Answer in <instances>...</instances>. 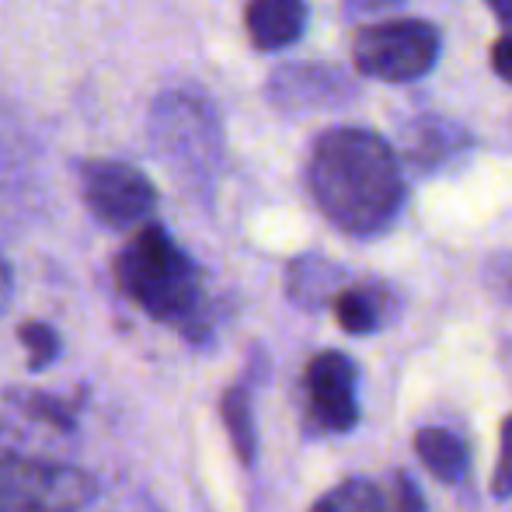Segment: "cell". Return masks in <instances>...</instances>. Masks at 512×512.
Wrapping results in <instances>:
<instances>
[{"label":"cell","instance_id":"obj_1","mask_svg":"<svg viewBox=\"0 0 512 512\" xmlns=\"http://www.w3.org/2000/svg\"><path fill=\"white\" fill-rule=\"evenodd\" d=\"M304 178L324 220L352 237L384 234L405 206L401 157L363 126L324 129L310 143Z\"/></svg>","mask_w":512,"mask_h":512},{"label":"cell","instance_id":"obj_2","mask_svg":"<svg viewBox=\"0 0 512 512\" xmlns=\"http://www.w3.org/2000/svg\"><path fill=\"white\" fill-rule=\"evenodd\" d=\"M115 283L154 321L199 335L206 317L203 279L175 237L157 223H143L115 255Z\"/></svg>","mask_w":512,"mask_h":512},{"label":"cell","instance_id":"obj_3","mask_svg":"<svg viewBox=\"0 0 512 512\" xmlns=\"http://www.w3.org/2000/svg\"><path fill=\"white\" fill-rule=\"evenodd\" d=\"M349 53L356 74L384 84H411L439 63L443 39L439 28L422 18L370 21L356 28Z\"/></svg>","mask_w":512,"mask_h":512},{"label":"cell","instance_id":"obj_4","mask_svg":"<svg viewBox=\"0 0 512 512\" xmlns=\"http://www.w3.org/2000/svg\"><path fill=\"white\" fill-rule=\"evenodd\" d=\"M91 495L95 485L77 467L0 453V512H77Z\"/></svg>","mask_w":512,"mask_h":512},{"label":"cell","instance_id":"obj_5","mask_svg":"<svg viewBox=\"0 0 512 512\" xmlns=\"http://www.w3.org/2000/svg\"><path fill=\"white\" fill-rule=\"evenodd\" d=\"M81 199L98 223L112 230H140L157 209V189L140 168L122 161H81Z\"/></svg>","mask_w":512,"mask_h":512},{"label":"cell","instance_id":"obj_6","mask_svg":"<svg viewBox=\"0 0 512 512\" xmlns=\"http://www.w3.org/2000/svg\"><path fill=\"white\" fill-rule=\"evenodd\" d=\"M265 98L279 112L304 115L324 112V108H345L359 98V88L342 67H331V63H286V67L272 70Z\"/></svg>","mask_w":512,"mask_h":512},{"label":"cell","instance_id":"obj_7","mask_svg":"<svg viewBox=\"0 0 512 512\" xmlns=\"http://www.w3.org/2000/svg\"><path fill=\"white\" fill-rule=\"evenodd\" d=\"M307 418L321 432H349L359 422L356 366L345 352H317L304 370Z\"/></svg>","mask_w":512,"mask_h":512},{"label":"cell","instance_id":"obj_8","mask_svg":"<svg viewBox=\"0 0 512 512\" xmlns=\"http://www.w3.org/2000/svg\"><path fill=\"white\" fill-rule=\"evenodd\" d=\"M471 150V129H464L460 122L446 119L439 112H422L401 126V154H405L411 168L425 171V175L460 164Z\"/></svg>","mask_w":512,"mask_h":512},{"label":"cell","instance_id":"obj_9","mask_svg":"<svg viewBox=\"0 0 512 512\" xmlns=\"http://www.w3.org/2000/svg\"><path fill=\"white\" fill-rule=\"evenodd\" d=\"M307 18V0H248L244 7L248 39L262 53H279L304 39Z\"/></svg>","mask_w":512,"mask_h":512},{"label":"cell","instance_id":"obj_10","mask_svg":"<svg viewBox=\"0 0 512 512\" xmlns=\"http://www.w3.org/2000/svg\"><path fill=\"white\" fill-rule=\"evenodd\" d=\"M338 283H342V269L321 255L297 258V262H290V272H286V293L300 307L331 304L338 293Z\"/></svg>","mask_w":512,"mask_h":512},{"label":"cell","instance_id":"obj_11","mask_svg":"<svg viewBox=\"0 0 512 512\" xmlns=\"http://www.w3.org/2000/svg\"><path fill=\"white\" fill-rule=\"evenodd\" d=\"M331 310H335V321L342 324V331H349V335H373L384 324L387 290L380 283L345 286V290L335 293Z\"/></svg>","mask_w":512,"mask_h":512},{"label":"cell","instance_id":"obj_12","mask_svg":"<svg viewBox=\"0 0 512 512\" xmlns=\"http://www.w3.org/2000/svg\"><path fill=\"white\" fill-rule=\"evenodd\" d=\"M415 453L425 464V471H429L432 478L443 481V485H457V481L467 474V446L460 443V436L450 429H439V425L418 429Z\"/></svg>","mask_w":512,"mask_h":512},{"label":"cell","instance_id":"obj_13","mask_svg":"<svg viewBox=\"0 0 512 512\" xmlns=\"http://www.w3.org/2000/svg\"><path fill=\"white\" fill-rule=\"evenodd\" d=\"M220 418L227 439L234 446L237 460L244 467L255 464V450H258V432H255V408H251V391L244 384H234L223 391L220 398Z\"/></svg>","mask_w":512,"mask_h":512},{"label":"cell","instance_id":"obj_14","mask_svg":"<svg viewBox=\"0 0 512 512\" xmlns=\"http://www.w3.org/2000/svg\"><path fill=\"white\" fill-rule=\"evenodd\" d=\"M7 405L18 408L25 418L32 422H46V425H56V429H74L77 425V401H67V398H56L49 391H25V387H11L4 394Z\"/></svg>","mask_w":512,"mask_h":512},{"label":"cell","instance_id":"obj_15","mask_svg":"<svg viewBox=\"0 0 512 512\" xmlns=\"http://www.w3.org/2000/svg\"><path fill=\"white\" fill-rule=\"evenodd\" d=\"M310 512H387L384 495L373 481L366 478H349L338 481L335 488L321 495V499L310 506Z\"/></svg>","mask_w":512,"mask_h":512},{"label":"cell","instance_id":"obj_16","mask_svg":"<svg viewBox=\"0 0 512 512\" xmlns=\"http://www.w3.org/2000/svg\"><path fill=\"white\" fill-rule=\"evenodd\" d=\"M18 338L28 352V366L32 370H46L56 356H60V335L49 328L46 321H25L18 328Z\"/></svg>","mask_w":512,"mask_h":512},{"label":"cell","instance_id":"obj_17","mask_svg":"<svg viewBox=\"0 0 512 512\" xmlns=\"http://www.w3.org/2000/svg\"><path fill=\"white\" fill-rule=\"evenodd\" d=\"M492 495L502 502L512 499V415L502 422V439H499V464L492 471Z\"/></svg>","mask_w":512,"mask_h":512},{"label":"cell","instance_id":"obj_18","mask_svg":"<svg viewBox=\"0 0 512 512\" xmlns=\"http://www.w3.org/2000/svg\"><path fill=\"white\" fill-rule=\"evenodd\" d=\"M488 286L512 304V255H495L488 262Z\"/></svg>","mask_w":512,"mask_h":512},{"label":"cell","instance_id":"obj_19","mask_svg":"<svg viewBox=\"0 0 512 512\" xmlns=\"http://www.w3.org/2000/svg\"><path fill=\"white\" fill-rule=\"evenodd\" d=\"M492 70L502 77V81L512 88V35H502V39H495L492 42Z\"/></svg>","mask_w":512,"mask_h":512},{"label":"cell","instance_id":"obj_20","mask_svg":"<svg viewBox=\"0 0 512 512\" xmlns=\"http://www.w3.org/2000/svg\"><path fill=\"white\" fill-rule=\"evenodd\" d=\"M401 0H342L345 18H377L380 11H391Z\"/></svg>","mask_w":512,"mask_h":512},{"label":"cell","instance_id":"obj_21","mask_svg":"<svg viewBox=\"0 0 512 512\" xmlns=\"http://www.w3.org/2000/svg\"><path fill=\"white\" fill-rule=\"evenodd\" d=\"M398 512H425V495L408 474H398Z\"/></svg>","mask_w":512,"mask_h":512},{"label":"cell","instance_id":"obj_22","mask_svg":"<svg viewBox=\"0 0 512 512\" xmlns=\"http://www.w3.org/2000/svg\"><path fill=\"white\" fill-rule=\"evenodd\" d=\"M485 7L499 18V25L506 28V35H512V0H485Z\"/></svg>","mask_w":512,"mask_h":512},{"label":"cell","instance_id":"obj_23","mask_svg":"<svg viewBox=\"0 0 512 512\" xmlns=\"http://www.w3.org/2000/svg\"><path fill=\"white\" fill-rule=\"evenodd\" d=\"M7 293H11V272H7L4 258H0V307L7 304Z\"/></svg>","mask_w":512,"mask_h":512}]
</instances>
